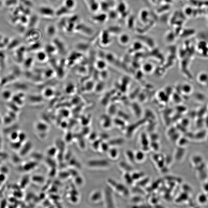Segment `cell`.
<instances>
[{"label": "cell", "mask_w": 208, "mask_h": 208, "mask_svg": "<svg viewBox=\"0 0 208 208\" xmlns=\"http://www.w3.org/2000/svg\"><path fill=\"white\" fill-rule=\"evenodd\" d=\"M107 183L110 189L120 196L126 197L129 195L130 190L125 185L112 179H109Z\"/></svg>", "instance_id": "6da1fadb"}, {"label": "cell", "mask_w": 208, "mask_h": 208, "mask_svg": "<svg viewBox=\"0 0 208 208\" xmlns=\"http://www.w3.org/2000/svg\"><path fill=\"white\" fill-rule=\"evenodd\" d=\"M108 161L104 159H95L89 160L87 162V166L92 169H106L110 167Z\"/></svg>", "instance_id": "7a4b0ae2"}, {"label": "cell", "mask_w": 208, "mask_h": 208, "mask_svg": "<svg viewBox=\"0 0 208 208\" xmlns=\"http://www.w3.org/2000/svg\"><path fill=\"white\" fill-rule=\"evenodd\" d=\"M103 199L104 200L105 205L107 207H114L115 203L114 197L112 192V190L110 189H106L105 191L103 192Z\"/></svg>", "instance_id": "3957f363"}, {"label": "cell", "mask_w": 208, "mask_h": 208, "mask_svg": "<svg viewBox=\"0 0 208 208\" xmlns=\"http://www.w3.org/2000/svg\"><path fill=\"white\" fill-rule=\"evenodd\" d=\"M186 150L185 148L177 147L175 150L173 154V157L174 160L178 162L182 161L186 156Z\"/></svg>", "instance_id": "277c9868"}, {"label": "cell", "mask_w": 208, "mask_h": 208, "mask_svg": "<svg viewBox=\"0 0 208 208\" xmlns=\"http://www.w3.org/2000/svg\"><path fill=\"white\" fill-rule=\"evenodd\" d=\"M39 12L44 17H52L56 15V11L49 7L43 6L41 7L39 9Z\"/></svg>", "instance_id": "5b68a950"}, {"label": "cell", "mask_w": 208, "mask_h": 208, "mask_svg": "<svg viewBox=\"0 0 208 208\" xmlns=\"http://www.w3.org/2000/svg\"><path fill=\"white\" fill-rule=\"evenodd\" d=\"M74 29L78 32L86 35H91L93 33V31L92 28L83 24H79L76 25Z\"/></svg>", "instance_id": "8992f818"}, {"label": "cell", "mask_w": 208, "mask_h": 208, "mask_svg": "<svg viewBox=\"0 0 208 208\" xmlns=\"http://www.w3.org/2000/svg\"><path fill=\"white\" fill-rule=\"evenodd\" d=\"M203 160V157L200 154H194L190 157V162L192 167L195 168L204 163Z\"/></svg>", "instance_id": "52a82bcc"}, {"label": "cell", "mask_w": 208, "mask_h": 208, "mask_svg": "<svg viewBox=\"0 0 208 208\" xmlns=\"http://www.w3.org/2000/svg\"><path fill=\"white\" fill-rule=\"evenodd\" d=\"M118 167L121 171L124 173H131L134 170L132 165L129 163L127 161H120L118 164Z\"/></svg>", "instance_id": "ba28073f"}, {"label": "cell", "mask_w": 208, "mask_h": 208, "mask_svg": "<svg viewBox=\"0 0 208 208\" xmlns=\"http://www.w3.org/2000/svg\"><path fill=\"white\" fill-rule=\"evenodd\" d=\"M103 198V192L100 190H95L90 194L89 199L92 203H96L102 201Z\"/></svg>", "instance_id": "9c48e42d"}, {"label": "cell", "mask_w": 208, "mask_h": 208, "mask_svg": "<svg viewBox=\"0 0 208 208\" xmlns=\"http://www.w3.org/2000/svg\"><path fill=\"white\" fill-rule=\"evenodd\" d=\"M106 153L108 158L112 160H116L119 158L120 151L117 147H110Z\"/></svg>", "instance_id": "30bf717a"}, {"label": "cell", "mask_w": 208, "mask_h": 208, "mask_svg": "<svg viewBox=\"0 0 208 208\" xmlns=\"http://www.w3.org/2000/svg\"><path fill=\"white\" fill-rule=\"evenodd\" d=\"M135 161L136 163H142L144 162L146 159V154L141 150L134 152Z\"/></svg>", "instance_id": "8fae6325"}, {"label": "cell", "mask_w": 208, "mask_h": 208, "mask_svg": "<svg viewBox=\"0 0 208 208\" xmlns=\"http://www.w3.org/2000/svg\"><path fill=\"white\" fill-rule=\"evenodd\" d=\"M108 142L110 147H118L125 144V140L123 138L118 137L112 139Z\"/></svg>", "instance_id": "7c38bea8"}, {"label": "cell", "mask_w": 208, "mask_h": 208, "mask_svg": "<svg viewBox=\"0 0 208 208\" xmlns=\"http://www.w3.org/2000/svg\"><path fill=\"white\" fill-rule=\"evenodd\" d=\"M124 154L126 161L128 162L129 163L132 165L136 163L134 151L131 150H127L125 151Z\"/></svg>", "instance_id": "4fadbf2b"}, {"label": "cell", "mask_w": 208, "mask_h": 208, "mask_svg": "<svg viewBox=\"0 0 208 208\" xmlns=\"http://www.w3.org/2000/svg\"><path fill=\"white\" fill-rule=\"evenodd\" d=\"M131 175L134 183L139 181L146 177L145 173L143 171H135L134 170L131 173Z\"/></svg>", "instance_id": "5bb4252c"}, {"label": "cell", "mask_w": 208, "mask_h": 208, "mask_svg": "<svg viewBox=\"0 0 208 208\" xmlns=\"http://www.w3.org/2000/svg\"><path fill=\"white\" fill-rule=\"evenodd\" d=\"M197 202L200 205H204L208 202V197L205 192L199 193L197 197Z\"/></svg>", "instance_id": "9a60e30c"}, {"label": "cell", "mask_w": 208, "mask_h": 208, "mask_svg": "<svg viewBox=\"0 0 208 208\" xmlns=\"http://www.w3.org/2000/svg\"><path fill=\"white\" fill-rule=\"evenodd\" d=\"M107 17V15L105 13H102L92 16V21L96 23H102L105 22Z\"/></svg>", "instance_id": "2e32d148"}, {"label": "cell", "mask_w": 208, "mask_h": 208, "mask_svg": "<svg viewBox=\"0 0 208 208\" xmlns=\"http://www.w3.org/2000/svg\"><path fill=\"white\" fill-rule=\"evenodd\" d=\"M189 140L185 136H180L176 142V144L178 147L185 148L189 145Z\"/></svg>", "instance_id": "e0dca14e"}, {"label": "cell", "mask_w": 208, "mask_h": 208, "mask_svg": "<svg viewBox=\"0 0 208 208\" xmlns=\"http://www.w3.org/2000/svg\"><path fill=\"white\" fill-rule=\"evenodd\" d=\"M101 42L103 45H107L110 42L108 31H104L101 36Z\"/></svg>", "instance_id": "ac0fdd59"}, {"label": "cell", "mask_w": 208, "mask_h": 208, "mask_svg": "<svg viewBox=\"0 0 208 208\" xmlns=\"http://www.w3.org/2000/svg\"><path fill=\"white\" fill-rule=\"evenodd\" d=\"M122 178H123L124 182L127 184V185H132L134 184V181L133 180L132 178V176H131V173H123Z\"/></svg>", "instance_id": "d6986e66"}, {"label": "cell", "mask_w": 208, "mask_h": 208, "mask_svg": "<svg viewBox=\"0 0 208 208\" xmlns=\"http://www.w3.org/2000/svg\"><path fill=\"white\" fill-rule=\"evenodd\" d=\"M207 135V132H205V131H200L195 134L194 136H193V139L197 141H202L206 139Z\"/></svg>", "instance_id": "ffe728a7"}, {"label": "cell", "mask_w": 208, "mask_h": 208, "mask_svg": "<svg viewBox=\"0 0 208 208\" xmlns=\"http://www.w3.org/2000/svg\"><path fill=\"white\" fill-rule=\"evenodd\" d=\"M29 33L28 36L27 35V37H29V39L31 40V39L33 41H35L38 40L40 37V33L35 30L30 31Z\"/></svg>", "instance_id": "44dd1931"}, {"label": "cell", "mask_w": 208, "mask_h": 208, "mask_svg": "<svg viewBox=\"0 0 208 208\" xmlns=\"http://www.w3.org/2000/svg\"><path fill=\"white\" fill-rule=\"evenodd\" d=\"M35 127L37 131L41 133H45L48 129V126L41 122L36 123Z\"/></svg>", "instance_id": "7402d4cb"}, {"label": "cell", "mask_w": 208, "mask_h": 208, "mask_svg": "<svg viewBox=\"0 0 208 208\" xmlns=\"http://www.w3.org/2000/svg\"><path fill=\"white\" fill-rule=\"evenodd\" d=\"M149 147L151 151L158 152L160 149V145L159 142H151L150 143Z\"/></svg>", "instance_id": "603a6c76"}, {"label": "cell", "mask_w": 208, "mask_h": 208, "mask_svg": "<svg viewBox=\"0 0 208 208\" xmlns=\"http://www.w3.org/2000/svg\"><path fill=\"white\" fill-rule=\"evenodd\" d=\"M109 144L108 142L106 141L101 142L98 151L102 153H107L110 148Z\"/></svg>", "instance_id": "cb8c5ba5"}, {"label": "cell", "mask_w": 208, "mask_h": 208, "mask_svg": "<svg viewBox=\"0 0 208 208\" xmlns=\"http://www.w3.org/2000/svg\"><path fill=\"white\" fill-rule=\"evenodd\" d=\"M150 181V179L148 177H145L142 180H140L139 181L135 182V186L139 187L142 188L146 186V185L148 184Z\"/></svg>", "instance_id": "d4e9b609"}, {"label": "cell", "mask_w": 208, "mask_h": 208, "mask_svg": "<svg viewBox=\"0 0 208 208\" xmlns=\"http://www.w3.org/2000/svg\"><path fill=\"white\" fill-rule=\"evenodd\" d=\"M70 10L66 7L65 5L59 8V9L56 11V15L60 16L68 14L69 13Z\"/></svg>", "instance_id": "484cf974"}, {"label": "cell", "mask_w": 208, "mask_h": 208, "mask_svg": "<svg viewBox=\"0 0 208 208\" xmlns=\"http://www.w3.org/2000/svg\"><path fill=\"white\" fill-rule=\"evenodd\" d=\"M131 202L136 204V205H141L143 204L144 199L142 197V196L135 195L132 198Z\"/></svg>", "instance_id": "4316f807"}, {"label": "cell", "mask_w": 208, "mask_h": 208, "mask_svg": "<svg viewBox=\"0 0 208 208\" xmlns=\"http://www.w3.org/2000/svg\"><path fill=\"white\" fill-rule=\"evenodd\" d=\"M46 32L48 36L50 37H52L54 36L56 33V29L55 26L52 25H49L47 27Z\"/></svg>", "instance_id": "83f0119b"}, {"label": "cell", "mask_w": 208, "mask_h": 208, "mask_svg": "<svg viewBox=\"0 0 208 208\" xmlns=\"http://www.w3.org/2000/svg\"><path fill=\"white\" fill-rule=\"evenodd\" d=\"M54 45L56 46V49H59L60 50H63L64 49V46L63 43L58 38H56L53 41Z\"/></svg>", "instance_id": "f1b7e54d"}, {"label": "cell", "mask_w": 208, "mask_h": 208, "mask_svg": "<svg viewBox=\"0 0 208 208\" xmlns=\"http://www.w3.org/2000/svg\"><path fill=\"white\" fill-rule=\"evenodd\" d=\"M130 38L129 36L127 34H122L119 37V41L121 43L126 44L129 41Z\"/></svg>", "instance_id": "f546056e"}, {"label": "cell", "mask_w": 208, "mask_h": 208, "mask_svg": "<svg viewBox=\"0 0 208 208\" xmlns=\"http://www.w3.org/2000/svg\"><path fill=\"white\" fill-rule=\"evenodd\" d=\"M164 160L165 165L169 168L172 164L174 159L173 156L172 157L171 156L168 155V156H165Z\"/></svg>", "instance_id": "4dcf8cb0"}, {"label": "cell", "mask_w": 208, "mask_h": 208, "mask_svg": "<svg viewBox=\"0 0 208 208\" xmlns=\"http://www.w3.org/2000/svg\"><path fill=\"white\" fill-rule=\"evenodd\" d=\"M76 3L74 0H65V6L69 9L71 10L73 9Z\"/></svg>", "instance_id": "1f68e13d"}, {"label": "cell", "mask_w": 208, "mask_h": 208, "mask_svg": "<svg viewBox=\"0 0 208 208\" xmlns=\"http://www.w3.org/2000/svg\"><path fill=\"white\" fill-rule=\"evenodd\" d=\"M57 151V149L56 146H52L49 147L47 151V154L49 157H53L56 155Z\"/></svg>", "instance_id": "d6a6232c"}, {"label": "cell", "mask_w": 208, "mask_h": 208, "mask_svg": "<svg viewBox=\"0 0 208 208\" xmlns=\"http://www.w3.org/2000/svg\"><path fill=\"white\" fill-rule=\"evenodd\" d=\"M36 166H37V163L35 162L27 163L24 167V169L27 171H29L34 169Z\"/></svg>", "instance_id": "836d02e7"}, {"label": "cell", "mask_w": 208, "mask_h": 208, "mask_svg": "<svg viewBox=\"0 0 208 208\" xmlns=\"http://www.w3.org/2000/svg\"><path fill=\"white\" fill-rule=\"evenodd\" d=\"M11 146L13 149L15 150H18L21 147H22V143L19 141H15L12 142Z\"/></svg>", "instance_id": "e575fe53"}, {"label": "cell", "mask_w": 208, "mask_h": 208, "mask_svg": "<svg viewBox=\"0 0 208 208\" xmlns=\"http://www.w3.org/2000/svg\"><path fill=\"white\" fill-rule=\"evenodd\" d=\"M148 136L150 142H159V136L158 134H152L151 135H148Z\"/></svg>", "instance_id": "d590c367"}, {"label": "cell", "mask_w": 208, "mask_h": 208, "mask_svg": "<svg viewBox=\"0 0 208 208\" xmlns=\"http://www.w3.org/2000/svg\"><path fill=\"white\" fill-rule=\"evenodd\" d=\"M37 58L39 61H44L46 58V54L43 51L39 52L37 54Z\"/></svg>", "instance_id": "8d00e7d4"}, {"label": "cell", "mask_w": 208, "mask_h": 208, "mask_svg": "<svg viewBox=\"0 0 208 208\" xmlns=\"http://www.w3.org/2000/svg\"><path fill=\"white\" fill-rule=\"evenodd\" d=\"M33 181L38 183H42L45 181V179L44 177L40 175H35L32 178Z\"/></svg>", "instance_id": "74e56055"}, {"label": "cell", "mask_w": 208, "mask_h": 208, "mask_svg": "<svg viewBox=\"0 0 208 208\" xmlns=\"http://www.w3.org/2000/svg\"><path fill=\"white\" fill-rule=\"evenodd\" d=\"M2 96L5 100H9L12 96L11 92L9 90H5L2 92Z\"/></svg>", "instance_id": "f35d334b"}, {"label": "cell", "mask_w": 208, "mask_h": 208, "mask_svg": "<svg viewBox=\"0 0 208 208\" xmlns=\"http://www.w3.org/2000/svg\"><path fill=\"white\" fill-rule=\"evenodd\" d=\"M19 132L17 131H14L10 135V138L12 142L18 140Z\"/></svg>", "instance_id": "ab89813d"}, {"label": "cell", "mask_w": 208, "mask_h": 208, "mask_svg": "<svg viewBox=\"0 0 208 208\" xmlns=\"http://www.w3.org/2000/svg\"><path fill=\"white\" fill-rule=\"evenodd\" d=\"M26 139H27V136L25 133L23 132L19 133L18 140L21 142L22 144L26 140Z\"/></svg>", "instance_id": "60d3db41"}, {"label": "cell", "mask_w": 208, "mask_h": 208, "mask_svg": "<svg viewBox=\"0 0 208 208\" xmlns=\"http://www.w3.org/2000/svg\"><path fill=\"white\" fill-rule=\"evenodd\" d=\"M56 49V46L54 45H48L46 47V52H53L54 51H55Z\"/></svg>", "instance_id": "b9f144b4"}, {"label": "cell", "mask_w": 208, "mask_h": 208, "mask_svg": "<svg viewBox=\"0 0 208 208\" xmlns=\"http://www.w3.org/2000/svg\"><path fill=\"white\" fill-rule=\"evenodd\" d=\"M37 20H38V19H37V16H35V15L33 16L30 20L29 23L30 27H33L35 26V25L36 24V23L37 21Z\"/></svg>", "instance_id": "7bdbcfd3"}, {"label": "cell", "mask_w": 208, "mask_h": 208, "mask_svg": "<svg viewBox=\"0 0 208 208\" xmlns=\"http://www.w3.org/2000/svg\"><path fill=\"white\" fill-rule=\"evenodd\" d=\"M19 42L17 39H14L10 43H9V45H8L9 49H12L14 47H16L17 45L19 44Z\"/></svg>", "instance_id": "ee69618b"}, {"label": "cell", "mask_w": 208, "mask_h": 208, "mask_svg": "<svg viewBox=\"0 0 208 208\" xmlns=\"http://www.w3.org/2000/svg\"><path fill=\"white\" fill-rule=\"evenodd\" d=\"M17 3V0H6L5 5L7 6H11L14 5Z\"/></svg>", "instance_id": "f6af8a7d"}, {"label": "cell", "mask_w": 208, "mask_h": 208, "mask_svg": "<svg viewBox=\"0 0 208 208\" xmlns=\"http://www.w3.org/2000/svg\"><path fill=\"white\" fill-rule=\"evenodd\" d=\"M100 7H101L102 9L103 10V11H105L107 10L108 8V7L109 5L106 2L103 1L102 2V3L100 4Z\"/></svg>", "instance_id": "bcb514c9"}, {"label": "cell", "mask_w": 208, "mask_h": 208, "mask_svg": "<svg viewBox=\"0 0 208 208\" xmlns=\"http://www.w3.org/2000/svg\"><path fill=\"white\" fill-rule=\"evenodd\" d=\"M99 7V4L96 3H92L91 5V8L93 11H96Z\"/></svg>", "instance_id": "7dc6e473"}, {"label": "cell", "mask_w": 208, "mask_h": 208, "mask_svg": "<svg viewBox=\"0 0 208 208\" xmlns=\"http://www.w3.org/2000/svg\"><path fill=\"white\" fill-rule=\"evenodd\" d=\"M202 189L203 190H204V192L206 193H208V180H207L203 184V185H202Z\"/></svg>", "instance_id": "c3c4849f"}, {"label": "cell", "mask_w": 208, "mask_h": 208, "mask_svg": "<svg viewBox=\"0 0 208 208\" xmlns=\"http://www.w3.org/2000/svg\"><path fill=\"white\" fill-rule=\"evenodd\" d=\"M5 176L4 173H1L0 174V181L3 182L5 180Z\"/></svg>", "instance_id": "681fc988"}, {"label": "cell", "mask_w": 208, "mask_h": 208, "mask_svg": "<svg viewBox=\"0 0 208 208\" xmlns=\"http://www.w3.org/2000/svg\"><path fill=\"white\" fill-rule=\"evenodd\" d=\"M156 198L154 197V198H152V199H151L152 200H156ZM154 202V201H152V202ZM155 202H156V203H157V204L158 205V202H157V201H155Z\"/></svg>", "instance_id": "f907efd6"}, {"label": "cell", "mask_w": 208, "mask_h": 208, "mask_svg": "<svg viewBox=\"0 0 208 208\" xmlns=\"http://www.w3.org/2000/svg\"><path fill=\"white\" fill-rule=\"evenodd\" d=\"M3 36H2L1 35H0V41H1L2 40V39H3Z\"/></svg>", "instance_id": "816d5d0a"}, {"label": "cell", "mask_w": 208, "mask_h": 208, "mask_svg": "<svg viewBox=\"0 0 208 208\" xmlns=\"http://www.w3.org/2000/svg\"><path fill=\"white\" fill-rule=\"evenodd\" d=\"M49 1H51L52 2H54L55 1H56V0H49Z\"/></svg>", "instance_id": "f5cc1de1"}, {"label": "cell", "mask_w": 208, "mask_h": 208, "mask_svg": "<svg viewBox=\"0 0 208 208\" xmlns=\"http://www.w3.org/2000/svg\"><path fill=\"white\" fill-rule=\"evenodd\" d=\"M206 139H207L208 140V133H207Z\"/></svg>", "instance_id": "db71d44e"}]
</instances>
